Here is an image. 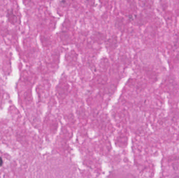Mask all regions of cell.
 <instances>
[{
	"label": "cell",
	"instance_id": "6da1fadb",
	"mask_svg": "<svg viewBox=\"0 0 179 178\" xmlns=\"http://www.w3.org/2000/svg\"><path fill=\"white\" fill-rule=\"evenodd\" d=\"M3 164V160L0 157V167L2 166Z\"/></svg>",
	"mask_w": 179,
	"mask_h": 178
}]
</instances>
